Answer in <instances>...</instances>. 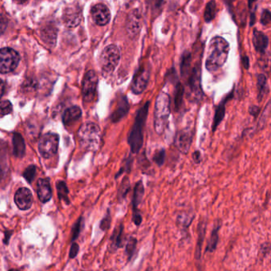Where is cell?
Returning a JSON list of instances; mask_svg holds the SVG:
<instances>
[{
	"mask_svg": "<svg viewBox=\"0 0 271 271\" xmlns=\"http://www.w3.org/2000/svg\"><path fill=\"white\" fill-rule=\"evenodd\" d=\"M267 90V80L265 75L260 74L258 77V100H263Z\"/></svg>",
	"mask_w": 271,
	"mask_h": 271,
	"instance_id": "83f0119b",
	"label": "cell"
},
{
	"mask_svg": "<svg viewBox=\"0 0 271 271\" xmlns=\"http://www.w3.org/2000/svg\"><path fill=\"white\" fill-rule=\"evenodd\" d=\"M271 20V13H270L268 10H265V11H263V15H262V17H261V23H262L263 25L267 26L270 24Z\"/></svg>",
	"mask_w": 271,
	"mask_h": 271,
	"instance_id": "ab89813d",
	"label": "cell"
},
{
	"mask_svg": "<svg viewBox=\"0 0 271 271\" xmlns=\"http://www.w3.org/2000/svg\"><path fill=\"white\" fill-rule=\"evenodd\" d=\"M206 228H207V220L201 219L198 224V238H197V246L195 250V259L197 260H200L201 258V250H202V246L205 240Z\"/></svg>",
	"mask_w": 271,
	"mask_h": 271,
	"instance_id": "ffe728a7",
	"label": "cell"
},
{
	"mask_svg": "<svg viewBox=\"0 0 271 271\" xmlns=\"http://www.w3.org/2000/svg\"><path fill=\"white\" fill-rule=\"evenodd\" d=\"M133 164V157L130 155L128 157L125 158L124 161L122 163V166L120 168V171H119L116 175V178H118L119 177L121 176L122 174H129L131 171V166Z\"/></svg>",
	"mask_w": 271,
	"mask_h": 271,
	"instance_id": "4dcf8cb0",
	"label": "cell"
},
{
	"mask_svg": "<svg viewBox=\"0 0 271 271\" xmlns=\"http://www.w3.org/2000/svg\"><path fill=\"white\" fill-rule=\"evenodd\" d=\"M79 246L77 244H73L72 246V249L70 250V257L71 258H73V257L77 255V252H78Z\"/></svg>",
	"mask_w": 271,
	"mask_h": 271,
	"instance_id": "ee69618b",
	"label": "cell"
},
{
	"mask_svg": "<svg viewBox=\"0 0 271 271\" xmlns=\"http://www.w3.org/2000/svg\"><path fill=\"white\" fill-rule=\"evenodd\" d=\"M59 137L54 133H47L41 138L38 145L39 152L42 157L50 158L56 154L58 149Z\"/></svg>",
	"mask_w": 271,
	"mask_h": 271,
	"instance_id": "52a82bcc",
	"label": "cell"
},
{
	"mask_svg": "<svg viewBox=\"0 0 271 271\" xmlns=\"http://www.w3.org/2000/svg\"><path fill=\"white\" fill-rule=\"evenodd\" d=\"M153 162L157 165V166H163L166 160V151L164 148L156 150V151L153 153V157H152Z\"/></svg>",
	"mask_w": 271,
	"mask_h": 271,
	"instance_id": "1f68e13d",
	"label": "cell"
},
{
	"mask_svg": "<svg viewBox=\"0 0 271 271\" xmlns=\"http://www.w3.org/2000/svg\"><path fill=\"white\" fill-rule=\"evenodd\" d=\"M243 60H244V66L246 68H248L249 67V60L248 58H243Z\"/></svg>",
	"mask_w": 271,
	"mask_h": 271,
	"instance_id": "bcb514c9",
	"label": "cell"
},
{
	"mask_svg": "<svg viewBox=\"0 0 271 271\" xmlns=\"http://www.w3.org/2000/svg\"><path fill=\"white\" fill-rule=\"evenodd\" d=\"M7 27V19L4 15L0 14V34L4 33Z\"/></svg>",
	"mask_w": 271,
	"mask_h": 271,
	"instance_id": "60d3db41",
	"label": "cell"
},
{
	"mask_svg": "<svg viewBox=\"0 0 271 271\" xmlns=\"http://www.w3.org/2000/svg\"><path fill=\"white\" fill-rule=\"evenodd\" d=\"M193 136L194 132L190 129L184 128L178 130L174 137V145L181 153L187 154L192 147Z\"/></svg>",
	"mask_w": 271,
	"mask_h": 271,
	"instance_id": "ba28073f",
	"label": "cell"
},
{
	"mask_svg": "<svg viewBox=\"0 0 271 271\" xmlns=\"http://www.w3.org/2000/svg\"><path fill=\"white\" fill-rule=\"evenodd\" d=\"M130 111V104L126 95H122L119 99L118 105L116 107L114 112H112L111 120L113 123L120 122L122 119H124Z\"/></svg>",
	"mask_w": 271,
	"mask_h": 271,
	"instance_id": "e0dca14e",
	"label": "cell"
},
{
	"mask_svg": "<svg viewBox=\"0 0 271 271\" xmlns=\"http://www.w3.org/2000/svg\"><path fill=\"white\" fill-rule=\"evenodd\" d=\"M41 36L45 43L54 46L57 39V30L54 26H46L41 31Z\"/></svg>",
	"mask_w": 271,
	"mask_h": 271,
	"instance_id": "603a6c76",
	"label": "cell"
},
{
	"mask_svg": "<svg viewBox=\"0 0 271 271\" xmlns=\"http://www.w3.org/2000/svg\"><path fill=\"white\" fill-rule=\"evenodd\" d=\"M144 194H145V188H144L143 181L140 180L135 184V188H134V193H133L132 197L133 211L139 210V205L143 201Z\"/></svg>",
	"mask_w": 271,
	"mask_h": 271,
	"instance_id": "7402d4cb",
	"label": "cell"
},
{
	"mask_svg": "<svg viewBox=\"0 0 271 271\" xmlns=\"http://www.w3.org/2000/svg\"><path fill=\"white\" fill-rule=\"evenodd\" d=\"M27 0H15V2L18 3H23V2H27Z\"/></svg>",
	"mask_w": 271,
	"mask_h": 271,
	"instance_id": "7dc6e473",
	"label": "cell"
},
{
	"mask_svg": "<svg viewBox=\"0 0 271 271\" xmlns=\"http://www.w3.org/2000/svg\"><path fill=\"white\" fill-rule=\"evenodd\" d=\"M149 107L150 101H147L141 108L137 111L135 122L127 135V143L130 147V153L133 154L139 153L143 148L144 143L143 131L147 122Z\"/></svg>",
	"mask_w": 271,
	"mask_h": 271,
	"instance_id": "6da1fadb",
	"label": "cell"
},
{
	"mask_svg": "<svg viewBox=\"0 0 271 271\" xmlns=\"http://www.w3.org/2000/svg\"><path fill=\"white\" fill-rule=\"evenodd\" d=\"M57 187H58V193L60 197V199H64L65 201H68V188H67L66 184L65 183L63 182V181H60V182L58 183L57 184Z\"/></svg>",
	"mask_w": 271,
	"mask_h": 271,
	"instance_id": "e575fe53",
	"label": "cell"
},
{
	"mask_svg": "<svg viewBox=\"0 0 271 271\" xmlns=\"http://www.w3.org/2000/svg\"><path fill=\"white\" fill-rule=\"evenodd\" d=\"M184 91L183 85L181 83H178L174 93V109L177 112H180L181 108L182 107Z\"/></svg>",
	"mask_w": 271,
	"mask_h": 271,
	"instance_id": "4316f807",
	"label": "cell"
},
{
	"mask_svg": "<svg viewBox=\"0 0 271 271\" xmlns=\"http://www.w3.org/2000/svg\"><path fill=\"white\" fill-rule=\"evenodd\" d=\"M19 55L11 48L0 50V73H11L19 64Z\"/></svg>",
	"mask_w": 271,
	"mask_h": 271,
	"instance_id": "8992f818",
	"label": "cell"
},
{
	"mask_svg": "<svg viewBox=\"0 0 271 271\" xmlns=\"http://www.w3.org/2000/svg\"><path fill=\"white\" fill-rule=\"evenodd\" d=\"M12 112V104L7 100L0 101V117H3Z\"/></svg>",
	"mask_w": 271,
	"mask_h": 271,
	"instance_id": "836d02e7",
	"label": "cell"
},
{
	"mask_svg": "<svg viewBox=\"0 0 271 271\" xmlns=\"http://www.w3.org/2000/svg\"><path fill=\"white\" fill-rule=\"evenodd\" d=\"M63 23L68 28H74L82 20V11L78 5H70L65 8L62 15Z\"/></svg>",
	"mask_w": 271,
	"mask_h": 271,
	"instance_id": "30bf717a",
	"label": "cell"
},
{
	"mask_svg": "<svg viewBox=\"0 0 271 271\" xmlns=\"http://www.w3.org/2000/svg\"><path fill=\"white\" fill-rule=\"evenodd\" d=\"M170 116V98L166 92L157 95L153 114V127L158 135H163L169 125Z\"/></svg>",
	"mask_w": 271,
	"mask_h": 271,
	"instance_id": "3957f363",
	"label": "cell"
},
{
	"mask_svg": "<svg viewBox=\"0 0 271 271\" xmlns=\"http://www.w3.org/2000/svg\"><path fill=\"white\" fill-rule=\"evenodd\" d=\"M189 89H190L191 95L195 102H199L202 100L203 98V91L201 85V74L200 69L195 68L193 69V74L191 75L189 79Z\"/></svg>",
	"mask_w": 271,
	"mask_h": 271,
	"instance_id": "7c38bea8",
	"label": "cell"
},
{
	"mask_svg": "<svg viewBox=\"0 0 271 271\" xmlns=\"http://www.w3.org/2000/svg\"><path fill=\"white\" fill-rule=\"evenodd\" d=\"M123 243H124V226L122 223H120L115 228L110 239V250L112 252H115L118 249L122 248Z\"/></svg>",
	"mask_w": 271,
	"mask_h": 271,
	"instance_id": "2e32d148",
	"label": "cell"
},
{
	"mask_svg": "<svg viewBox=\"0 0 271 271\" xmlns=\"http://www.w3.org/2000/svg\"><path fill=\"white\" fill-rule=\"evenodd\" d=\"M230 46L223 37H215L211 40L208 49L206 68L210 72H215L223 67L228 59Z\"/></svg>",
	"mask_w": 271,
	"mask_h": 271,
	"instance_id": "7a4b0ae2",
	"label": "cell"
},
{
	"mask_svg": "<svg viewBox=\"0 0 271 271\" xmlns=\"http://www.w3.org/2000/svg\"><path fill=\"white\" fill-rule=\"evenodd\" d=\"M141 25H140V19L138 18V15L137 14H134L133 13L131 15V19H130V25H129V30L131 33L134 32L139 31V30L140 29Z\"/></svg>",
	"mask_w": 271,
	"mask_h": 271,
	"instance_id": "d6a6232c",
	"label": "cell"
},
{
	"mask_svg": "<svg viewBox=\"0 0 271 271\" xmlns=\"http://www.w3.org/2000/svg\"><path fill=\"white\" fill-rule=\"evenodd\" d=\"M221 228V220H216L214 224L213 228L211 230V235L209 237L208 244L205 248V253H212L216 250L218 242H219V232Z\"/></svg>",
	"mask_w": 271,
	"mask_h": 271,
	"instance_id": "ac0fdd59",
	"label": "cell"
},
{
	"mask_svg": "<svg viewBox=\"0 0 271 271\" xmlns=\"http://www.w3.org/2000/svg\"><path fill=\"white\" fill-rule=\"evenodd\" d=\"M98 77L94 71H89L85 74L83 81V88H82V93H83L84 100L85 102H91L93 100L96 93V88H97Z\"/></svg>",
	"mask_w": 271,
	"mask_h": 271,
	"instance_id": "9c48e42d",
	"label": "cell"
},
{
	"mask_svg": "<svg viewBox=\"0 0 271 271\" xmlns=\"http://www.w3.org/2000/svg\"><path fill=\"white\" fill-rule=\"evenodd\" d=\"M150 80V72L145 68H142L137 72L131 84L133 93L139 95L147 89Z\"/></svg>",
	"mask_w": 271,
	"mask_h": 271,
	"instance_id": "8fae6325",
	"label": "cell"
},
{
	"mask_svg": "<svg viewBox=\"0 0 271 271\" xmlns=\"http://www.w3.org/2000/svg\"><path fill=\"white\" fill-rule=\"evenodd\" d=\"M37 196L42 203H46L52 197V190L47 179H39L37 181Z\"/></svg>",
	"mask_w": 271,
	"mask_h": 271,
	"instance_id": "d6986e66",
	"label": "cell"
},
{
	"mask_svg": "<svg viewBox=\"0 0 271 271\" xmlns=\"http://www.w3.org/2000/svg\"><path fill=\"white\" fill-rule=\"evenodd\" d=\"M15 201L19 209H29L33 204V195L31 191L27 188H19L15 193Z\"/></svg>",
	"mask_w": 271,
	"mask_h": 271,
	"instance_id": "9a60e30c",
	"label": "cell"
},
{
	"mask_svg": "<svg viewBox=\"0 0 271 271\" xmlns=\"http://www.w3.org/2000/svg\"><path fill=\"white\" fill-rule=\"evenodd\" d=\"M36 174V167L34 166H30L27 168L25 172L23 174V176L27 179L29 182H31L33 180Z\"/></svg>",
	"mask_w": 271,
	"mask_h": 271,
	"instance_id": "8d00e7d4",
	"label": "cell"
},
{
	"mask_svg": "<svg viewBox=\"0 0 271 271\" xmlns=\"http://www.w3.org/2000/svg\"><path fill=\"white\" fill-rule=\"evenodd\" d=\"M215 11H216V5L214 0H211L208 3L205 11V19L207 23H210L213 20L215 16Z\"/></svg>",
	"mask_w": 271,
	"mask_h": 271,
	"instance_id": "f546056e",
	"label": "cell"
},
{
	"mask_svg": "<svg viewBox=\"0 0 271 271\" xmlns=\"http://www.w3.org/2000/svg\"><path fill=\"white\" fill-rule=\"evenodd\" d=\"M120 52L117 46L110 45L103 50L100 56V64L106 73H112L118 65Z\"/></svg>",
	"mask_w": 271,
	"mask_h": 271,
	"instance_id": "5b68a950",
	"label": "cell"
},
{
	"mask_svg": "<svg viewBox=\"0 0 271 271\" xmlns=\"http://www.w3.org/2000/svg\"><path fill=\"white\" fill-rule=\"evenodd\" d=\"M132 221L137 227L141 225L142 222H143V215L140 213L139 210L132 211Z\"/></svg>",
	"mask_w": 271,
	"mask_h": 271,
	"instance_id": "f35d334b",
	"label": "cell"
},
{
	"mask_svg": "<svg viewBox=\"0 0 271 271\" xmlns=\"http://www.w3.org/2000/svg\"><path fill=\"white\" fill-rule=\"evenodd\" d=\"M137 244H138V240L135 237H130L126 242V255L129 262L133 259V257L136 253Z\"/></svg>",
	"mask_w": 271,
	"mask_h": 271,
	"instance_id": "f1b7e54d",
	"label": "cell"
},
{
	"mask_svg": "<svg viewBox=\"0 0 271 271\" xmlns=\"http://www.w3.org/2000/svg\"><path fill=\"white\" fill-rule=\"evenodd\" d=\"M5 91V85L4 82L0 79V99L2 97L3 94H4Z\"/></svg>",
	"mask_w": 271,
	"mask_h": 271,
	"instance_id": "f6af8a7d",
	"label": "cell"
},
{
	"mask_svg": "<svg viewBox=\"0 0 271 271\" xmlns=\"http://www.w3.org/2000/svg\"><path fill=\"white\" fill-rule=\"evenodd\" d=\"M14 153L16 157H23L25 154L26 146L21 135L15 133L13 137Z\"/></svg>",
	"mask_w": 271,
	"mask_h": 271,
	"instance_id": "d4e9b609",
	"label": "cell"
},
{
	"mask_svg": "<svg viewBox=\"0 0 271 271\" xmlns=\"http://www.w3.org/2000/svg\"><path fill=\"white\" fill-rule=\"evenodd\" d=\"M234 95V91H232L226 95L224 99H222V101L219 103V105L215 108V116H214L213 122L211 125V131L212 133H215L218 126L220 125L222 121L224 120V116L226 113V104L229 101L230 99H232Z\"/></svg>",
	"mask_w": 271,
	"mask_h": 271,
	"instance_id": "5bb4252c",
	"label": "cell"
},
{
	"mask_svg": "<svg viewBox=\"0 0 271 271\" xmlns=\"http://www.w3.org/2000/svg\"><path fill=\"white\" fill-rule=\"evenodd\" d=\"M130 181L128 176L122 178V182L120 183L118 189V199L120 202H122L126 199V196L130 193Z\"/></svg>",
	"mask_w": 271,
	"mask_h": 271,
	"instance_id": "484cf974",
	"label": "cell"
},
{
	"mask_svg": "<svg viewBox=\"0 0 271 271\" xmlns=\"http://www.w3.org/2000/svg\"><path fill=\"white\" fill-rule=\"evenodd\" d=\"M111 223H112V217H111L110 210L108 209V213L105 215V217L102 219L101 223H100V228L103 231H107L111 227Z\"/></svg>",
	"mask_w": 271,
	"mask_h": 271,
	"instance_id": "74e56055",
	"label": "cell"
},
{
	"mask_svg": "<svg viewBox=\"0 0 271 271\" xmlns=\"http://www.w3.org/2000/svg\"><path fill=\"white\" fill-rule=\"evenodd\" d=\"M82 115L81 108L77 106H73L64 112L63 116V122L66 125L70 124L76 120H78Z\"/></svg>",
	"mask_w": 271,
	"mask_h": 271,
	"instance_id": "cb8c5ba5",
	"label": "cell"
},
{
	"mask_svg": "<svg viewBox=\"0 0 271 271\" xmlns=\"http://www.w3.org/2000/svg\"><path fill=\"white\" fill-rule=\"evenodd\" d=\"M79 142L87 151H96L100 143V129L92 122L84 123L78 131Z\"/></svg>",
	"mask_w": 271,
	"mask_h": 271,
	"instance_id": "277c9868",
	"label": "cell"
},
{
	"mask_svg": "<svg viewBox=\"0 0 271 271\" xmlns=\"http://www.w3.org/2000/svg\"><path fill=\"white\" fill-rule=\"evenodd\" d=\"M249 113L254 118H257L259 116V113H260V108L258 106H250V108H249Z\"/></svg>",
	"mask_w": 271,
	"mask_h": 271,
	"instance_id": "b9f144b4",
	"label": "cell"
},
{
	"mask_svg": "<svg viewBox=\"0 0 271 271\" xmlns=\"http://www.w3.org/2000/svg\"><path fill=\"white\" fill-rule=\"evenodd\" d=\"M91 14L95 24L99 26L107 25L111 19L109 9L101 3L95 5L91 8Z\"/></svg>",
	"mask_w": 271,
	"mask_h": 271,
	"instance_id": "4fadbf2b",
	"label": "cell"
},
{
	"mask_svg": "<svg viewBox=\"0 0 271 271\" xmlns=\"http://www.w3.org/2000/svg\"><path fill=\"white\" fill-rule=\"evenodd\" d=\"M193 162L196 164H200L201 162V153L199 151H196L193 153Z\"/></svg>",
	"mask_w": 271,
	"mask_h": 271,
	"instance_id": "7bdbcfd3",
	"label": "cell"
},
{
	"mask_svg": "<svg viewBox=\"0 0 271 271\" xmlns=\"http://www.w3.org/2000/svg\"><path fill=\"white\" fill-rule=\"evenodd\" d=\"M190 54H188V53L184 54L182 58V62H181V73L183 75L188 73L189 64H190Z\"/></svg>",
	"mask_w": 271,
	"mask_h": 271,
	"instance_id": "d590c367",
	"label": "cell"
},
{
	"mask_svg": "<svg viewBox=\"0 0 271 271\" xmlns=\"http://www.w3.org/2000/svg\"><path fill=\"white\" fill-rule=\"evenodd\" d=\"M269 43L268 37L263 32L258 31L256 30H254L253 33V44L255 46L257 52L264 53L267 50Z\"/></svg>",
	"mask_w": 271,
	"mask_h": 271,
	"instance_id": "44dd1931",
	"label": "cell"
}]
</instances>
